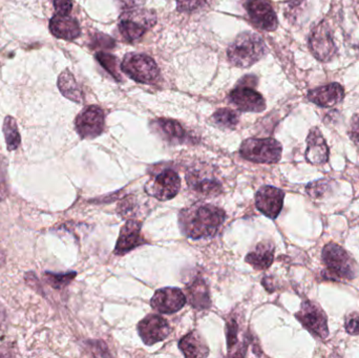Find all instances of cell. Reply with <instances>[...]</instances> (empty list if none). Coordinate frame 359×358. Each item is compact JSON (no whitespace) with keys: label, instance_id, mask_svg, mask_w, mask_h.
<instances>
[{"label":"cell","instance_id":"4316f807","mask_svg":"<svg viewBox=\"0 0 359 358\" xmlns=\"http://www.w3.org/2000/svg\"><path fill=\"white\" fill-rule=\"evenodd\" d=\"M212 119L217 126L223 128H234L238 123V113L229 109H222L215 111Z\"/></svg>","mask_w":359,"mask_h":358},{"label":"cell","instance_id":"74e56055","mask_svg":"<svg viewBox=\"0 0 359 358\" xmlns=\"http://www.w3.org/2000/svg\"><path fill=\"white\" fill-rule=\"evenodd\" d=\"M8 323V315H6V309L0 304V330L4 329Z\"/></svg>","mask_w":359,"mask_h":358},{"label":"cell","instance_id":"8992f818","mask_svg":"<svg viewBox=\"0 0 359 358\" xmlns=\"http://www.w3.org/2000/svg\"><path fill=\"white\" fill-rule=\"evenodd\" d=\"M121 71L139 83H151L159 76L156 61L140 53L126 54L121 62Z\"/></svg>","mask_w":359,"mask_h":358},{"label":"cell","instance_id":"8d00e7d4","mask_svg":"<svg viewBox=\"0 0 359 358\" xmlns=\"http://www.w3.org/2000/svg\"><path fill=\"white\" fill-rule=\"evenodd\" d=\"M349 134L352 140L355 141V142H359V115H356L355 117L352 119Z\"/></svg>","mask_w":359,"mask_h":358},{"label":"cell","instance_id":"6da1fadb","mask_svg":"<svg viewBox=\"0 0 359 358\" xmlns=\"http://www.w3.org/2000/svg\"><path fill=\"white\" fill-rule=\"evenodd\" d=\"M225 218V212L217 206L196 204L180 212V228L189 239H206L217 235Z\"/></svg>","mask_w":359,"mask_h":358},{"label":"cell","instance_id":"f1b7e54d","mask_svg":"<svg viewBox=\"0 0 359 358\" xmlns=\"http://www.w3.org/2000/svg\"><path fill=\"white\" fill-rule=\"evenodd\" d=\"M48 283L52 286L54 289H62L67 287L76 277V273H46L44 275Z\"/></svg>","mask_w":359,"mask_h":358},{"label":"cell","instance_id":"3957f363","mask_svg":"<svg viewBox=\"0 0 359 358\" xmlns=\"http://www.w3.org/2000/svg\"><path fill=\"white\" fill-rule=\"evenodd\" d=\"M322 260L326 266L327 277L334 281H352L358 277L355 261L347 252L335 243L325 246Z\"/></svg>","mask_w":359,"mask_h":358},{"label":"cell","instance_id":"52a82bcc","mask_svg":"<svg viewBox=\"0 0 359 358\" xmlns=\"http://www.w3.org/2000/svg\"><path fill=\"white\" fill-rule=\"evenodd\" d=\"M181 188L179 174L172 168H164L151 176L145 185V191L159 201H168L178 195Z\"/></svg>","mask_w":359,"mask_h":358},{"label":"cell","instance_id":"9c48e42d","mask_svg":"<svg viewBox=\"0 0 359 358\" xmlns=\"http://www.w3.org/2000/svg\"><path fill=\"white\" fill-rule=\"evenodd\" d=\"M302 325L318 338H326L329 336L328 319L323 309L313 302L302 304L301 310L295 315Z\"/></svg>","mask_w":359,"mask_h":358},{"label":"cell","instance_id":"d4e9b609","mask_svg":"<svg viewBox=\"0 0 359 358\" xmlns=\"http://www.w3.org/2000/svg\"><path fill=\"white\" fill-rule=\"evenodd\" d=\"M59 90L61 94L76 103H81L83 100V95H82L81 88L76 81L75 77L69 69H65L62 73L59 75L58 81H57Z\"/></svg>","mask_w":359,"mask_h":358},{"label":"cell","instance_id":"4fadbf2b","mask_svg":"<svg viewBox=\"0 0 359 358\" xmlns=\"http://www.w3.org/2000/svg\"><path fill=\"white\" fill-rule=\"evenodd\" d=\"M284 191L273 186H263L255 195L257 209L270 219L280 216L284 205Z\"/></svg>","mask_w":359,"mask_h":358},{"label":"cell","instance_id":"484cf974","mask_svg":"<svg viewBox=\"0 0 359 358\" xmlns=\"http://www.w3.org/2000/svg\"><path fill=\"white\" fill-rule=\"evenodd\" d=\"M4 140L8 151H14L18 149L21 143L20 132H19L17 121L12 116H6L4 121Z\"/></svg>","mask_w":359,"mask_h":358},{"label":"cell","instance_id":"d590c367","mask_svg":"<svg viewBox=\"0 0 359 358\" xmlns=\"http://www.w3.org/2000/svg\"><path fill=\"white\" fill-rule=\"evenodd\" d=\"M324 182L325 181H318V182L308 185L307 193H309L311 197H320V195H322L327 189L326 186H325L324 188H322L323 185H324Z\"/></svg>","mask_w":359,"mask_h":358},{"label":"cell","instance_id":"ac0fdd59","mask_svg":"<svg viewBox=\"0 0 359 358\" xmlns=\"http://www.w3.org/2000/svg\"><path fill=\"white\" fill-rule=\"evenodd\" d=\"M345 98V90L339 83L314 88L308 92V99L320 107H332L339 104Z\"/></svg>","mask_w":359,"mask_h":358},{"label":"cell","instance_id":"7402d4cb","mask_svg":"<svg viewBox=\"0 0 359 358\" xmlns=\"http://www.w3.org/2000/svg\"><path fill=\"white\" fill-rule=\"evenodd\" d=\"M186 298L188 303L198 310L208 309L211 305L208 286L202 279H196L186 288Z\"/></svg>","mask_w":359,"mask_h":358},{"label":"cell","instance_id":"83f0119b","mask_svg":"<svg viewBox=\"0 0 359 358\" xmlns=\"http://www.w3.org/2000/svg\"><path fill=\"white\" fill-rule=\"evenodd\" d=\"M97 60L98 62L117 80H120V69L118 67V60L115 56L109 54V53L99 52L96 54Z\"/></svg>","mask_w":359,"mask_h":358},{"label":"cell","instance_id":"cb8c5ba5","mask_svg":"<svg viewBox=\"0 0 359 358\" xmlns=\"http://www.w3.org/2000/svg\"><path fill=\"white\" fill-rule=\"evenodd\" d=\"M179 347L185 357L204 358L209 355L208 346L198 332L184 336L180 340Z\"/></svg>","mask_w":359,"mask_h":358},{"label":"cell","instance_id":"e0dca14e","mask_svg":"<svg viewBox=\"0 0 359 358\" xmlns=\"http://www.w3.org/2000/svg\"><path fill=\"white\" fill-rule=\"evenodd\" d=\"M141 228H142V224L138 221H128L122 227L117 245H116L115 254L123 256L144 244V239L141 235Z\"/></svg>","mask_w":359,"mask_h":358},{"label":"cell","instance_id":"ba28073f","mask_svg":"<svg viewBox=\"0 0 359 358\" xmlns=\"http://www.w3.org/2000/svg\"><path fill=\"white\" fill-rule=\"evenodd\" d=\"M104 125V111L97 105L86 107L76 118V130L82 139L97 138L102 134Z\"/></svg>","mask_w":359,"mask_h":358},{"label":"cell","instance_id":"836d02e7","mask_svg":"<svg viewBox=\"0 0 359 358\" xmlns=\"http://www.w3.org/2000/svg\"><path fill=\"white\" fill-rule=\"evenodd\" d=\"M346 331L351 336H358L359 334V315L358 313H352L346 319Z\"/></svg>","mask_w":359,"mask_h":358},{"label":"cell","instance_id":"603a6c76","mask_svg":"<svg viewBox=\"0 0 359 358\" xmlns=\"http://www.w3.org/2000/svg\"><path fill=\"white\" fill-rule=\"evenodd\" d=\"M155 130L161 135L164 140L172 144L186 142L188 139L187 132L176 120H157L155 122Z\"/></svg>","mask_w":359,"mask_h":358},{"label":"cell","instance_id":"1f68e13d","mask_svg":"<svg viewBox=\"0 0 359 358\" xmlns=\"http://www.w3.org/2000/svg\"><path fill=\"white\" fill-rule=\"evenodd\" d=\"M207 0H178V8L181 12H194L205 6Z\"/></svg>","mask_w":359,"mask_h":358},{"label":"cell","instance_id":"30bf717a","mask_svg":"<svg viewBox=\"0 0 359 358\" xmlns=\"http://www.w3.org/2000/svg\"><path fill=\"white\" fill-rule=\"evenodd\" d=\"M309 46L314 57L323 62L330 61L334 57L337 48L326 21H323L312 29L309 37Z\"/></svg>","mask_w":359,"mask_h":358},{"label":"cell","instance_id":"f546056e","mask_svg":"<svg viewBox=\"0 0 359 358\" xmlns=\"http://www.w3.org/2000/svg\"><path fill=\"white\" fill-rule=\"evenodd\" d=\"M238 324L236 319L230 317L226 325V336H227L228 350L232 351V349L236 346L238 343Z\"/></svg>","mask_w":359,"mask_h":358},{"label":"cell","instance_id":"5bb4252c","mask_svg":"<svg viewBox=\"0 0 359 358\" xmlns=\"http://www.w3.org/2000/svg\"><path fill=\"white\" fill-rule=\"evenodd\" d=\"M186 296L179 288H163L154 294L151 307L158 312L172 315L181 310L186 304Z\"/></svg>","mask_w":359,"mask_h":358},{"label":"cell","instance_id":"4dcf8cb0","mask_svg":"<svg viewBox=\"0 0 359 358\" xmlns=\"http://www.w3.org/2000/svg\"><path fill=\"white\" fill-rule=\"evenodd\" d=\"M8 165L6 161L0 156V202L4 201L8 195Z\"/></svg>","mask_w":359,"mask_h":358},{"label":"cell","instance_id":"7c38bea8","mask_svg":"<svg viewBox=\"0 0 359 358\" xmlns=\"http://www.w3.org/2000/svg\"><path fill=\"white\" fill-rule=\"evenodd\" d=\"M138 331L144 344L151 346L168 338L170 333V327L164 317L151 315L139 323Z\"/></svg>","mask_w":359,"mask_h":358},{"label":"cell","instance_id":"d6986e66","mask_svg":"<svg viewBox=\"0 0 359 358\" xmlns=\"http://www.w3.org/2000/svg\"><path fill=\"white\" fill-rule=\"evenodd\" d=\"M306 159L312 165H323L329 160V147L318 128L310 130L307 138Z\"/></svg>","mask_w":359,"mask_h":358},{"label":"cell","instance_id":"e575fe53","mask_svg":"<svg viewBox=\"0 0 359 358\" xmlns=\"http://www.w3.org/2000/svg\"><path fill=\"white\" fill-rule=\"evenodd\" d=\"M53 4L57 14L59 15H69L73 8L72 0H53Z\"/></svg>","mask_w":359,"mask_h":358},{"label":"cell","instance_id":"277c9868","mask_svg":"<svg viewBox=\"0 0 359 358\" xmlns=\"http://www.w3.org/2000/svg\"><path fill=\"white\" fill-rule=\"evenodd\" d=\"M282 145L272 138L247 139L241 145L240 153L253 163H278L282 157Z\"/></svg>","mask_w":359,"mask_h":358},{"label":"cell","instance_id":"ffe728a7","mask_svg":"<svg viewBox=\"0 0 359 358\" xmlns=\"http://www.w3.org/2000/svg\"><path fill=\"white\" fill-rule=\"evenodd\" d=\"M50 31L58 39L72 41L81 34L79 23L69 15H55L50 20Z\"/></svg>","mask_w":359,"mask_h":358},{"label":"cell","instance_id":"d6a6232c","mask_svg":"<svg viewBox=\"0 0 359 358\" xmlns=\"http://www.w3.org/2000/svg\"><path fill=\"white\" fill-rule=\"evenodd\" d=\"M93 43L95 44L96 48H104V50H111V48L115 46V41H114L113 38L109 37V36L103 35V34L95 35Z\"/></svg>","mask_w":359,"mask_h":358},{"label":"cell","instance_id":"f35d334b","mask_svg":"<svg viewBox=\"0 0 359 358\" xmlns=\"http://www.w3.org/2000/svg\"><path fill=\"white\" fill-rule=\"evenodd\" d=\"M120 1L126 8H128V10H130L136 8L138 4H142L143 0H120Z\"/></svg>","mask_w":359,"mask_h":358},{"label":"cell","instance_id":"7a4b0ae2","mask_svg":"<svg viewBox=\"0 0 359 358\" xmlns=\"http://www.w3.org/2000/svg\"><path fill=\"white\" fill-rule=\"evenodd\" d=\"M267 52L263 38L252 32L241 34L228 48V59L233 67L247 69L263 58Z\"/></svg>","mask_w":359,"mask_h":358},{"label":"cell","instance_id":"9a60e30c","mask_svg":"<svg viewBox=\"0 0 359 358\" xmlns=\"http://www.w3.org/2000/svg\"><path fill=\"white\" fill-rule=\"evenodd\" d=\"M189 188L204 197H215L222 193V184L217 179L204 170L194 168L186 174Z\"/></svg>","mask_w":359,"mask_h":358},{"label":"cell","instance_id":"2e32d148","mask_svg":"<svg viewBox=\"0 0 359 358\" xmlns=\"http://www.w3.org/2000/svg\"><path fill=\"white\" fill-rule=\"evenodd\" d=\"M229 99L242 111L261 113L266 109L263 96L250 86H238L230 92Z\"/></svg>","mask_w":359,"mask_h":358},{"label":"cell","instance_id":"8fae6325","mask_svg":"<svg viewBox=\"0 0 359 358\" xmlns=\"http://www.w3.org/2000/svg\"><path fill=\"white\" fill-rule=\"evenodd\" d=\"M246 10L251 22L259 29L272 32L278 27V17L268 0H247Z\"/></svg>","mask_w":359,"mask_h":358},{"label":"cell","instance_id":"44dd1931","mask_svg":"<svg viewBox=\"0 0 359 358\" xmlns=\"http://www.w3.org/2000/svg\"><path fill=\"white\" fill-rule=\"evenodd\" d=\"M274 260V245L271 242L257 244L255 250L247 254L246 262L257 270H265L271 266Z\"/></svg>","mask_w":359,"mask_h":358},{"label":"cell","instance_id":"5b68a950","mask_svg":"<svg viewBox=\"0 0 359 358\" xmlns=\"http://www.w3.org/2000/svg\"><path fill=\"white\" fill-rule=\"evenodd\" d=\"M157 23V16L151 10L130 8L120 17L119 31L128 42L140 39L149 29Z\"/></svg>","mask_w":359,"mask_h":358}]
</instances>
